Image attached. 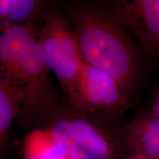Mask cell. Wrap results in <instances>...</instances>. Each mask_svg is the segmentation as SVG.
Returning a JSON list of instances; mask_svg holds the SVG:
<instances>
[{"instance_id":"obj_8","label":"cell","mask_w":159,"mask_h":159,"mask_svg":"<svg viewBox=\"0 0 159 159\" xmlns=\"http://www.w3.org/2000/svg\"><path fill=\"white\" fill-rule=\"evenodd\" d=\"M28 94L22 87L0 79V139L2 145L8 136L12 124L21 111L19 105L26 104Z\"/></svg>"},{"instance_id":"obj_9","label":"cell","mask_w":159,"mask_h":159,"mask_svg":"<svg viewBox=\"0 0 159 159\" xmlns=\"http://www.w3.org/2000/svg\"><path fill=\"white\" fill-rule=\"evenodd\" d=\"M25 159H71L54 136L46 129L27 135L24 147Z\"/></svg>"},{"instance_id":"obj_3","label":"cell","mask_w":159,"mask_h":159,"mask_svg":"<svg viewBox=\"0 0 159 159\" xmlns=\"http://www.w3.org/2000/svg\"><path fill=\"white\" fill-rule=\"evenodd\" d=\"M47 109L49 130L71 159H115L116 146L111 130L99 116L68 107Z\"/></svg>"},{"instance_id":"obj_12","label":"cell","mask_w":159,"mask_h":159,"mask_svg":"<svg viewBox=\"0 0 159 159\" xmlns=\"http://www.w3.org/2000/svg\"><path fill=\"white\" fill-rule=\"evenodd\" d=\"M125 159H144L142 158V157H139V156H130V157H128V158H125Z\"/></svg>"},{"instance_id":"obj_1","label":"cell","mask_w":159,"mask_h":159,"mask_svg":"<svg viewBox=\"0 0 159 159\" xmlns=\"http://www.w3.org/2000/svg\"><path fill=\"white\" fill-rule=\"evenodd\" d=\"M73 30L83 62L114 77L129 96L138 75V58L121 25L85 10L75 14Z\"/></svg>"},{"instance_id":"obj_10","label":"cell","mask_w":159,"mask_h":159,"mask_svg":"<svg viewBox=\"0 0 159 159\" xmlns=\"http://www.w3.org/2000/svg\"><path fill=\"white\" fill-rule=\"evenodd\" d=\"M41 13V2L35 0H1V29L29 23Z\"/></svg>"},{"instance_id":"obj_5","label":"cell","mask_w":159,"mask_h":159,"mask_svg":"<svg viewBox=\"0 0 159 159\" xmlns=\"http://www.w3.org/2000/svg\"><path fill=\"white\" fill-rule=\"evenodd\" d=\"M38 33L46 63L56 75L66 93L78 73L82 59L78 43L68 20L56 11H47Z\"/></svg>"},{"instance_id":"obj_4","label":"cell","mask_w":159,"mask_h":159,"mask_svg":"<svg viewBox=\"0 0 159 159\" xmlns=\"http://www.w3.org/2000/svg\"><path fill=\"white\" fill-rule=\"evenodd\" d=\"M66 94L77 109L108 118L120 115L129 105V96L114 77L83 61Z\"/></svg>"},{"instance_id":"obj_11","label":"cell","mask_w":159,"mask_h":159,"mask_svg":"<svg viewBox=\"0 0 159 159\" xmlns=\"http://www.w3.org/2000/svg\"><path fill=\"white\" fill-rule=\"evenodd\" d=\"M147 113L159 119V87L151 99Z\"/></svg>"},{"instance_id":"obj_2","label":"cell","mask_w":159,"mask_h":159,"mask_svg":"<svg viewBox=\"0 0 159 159\" xmlns=\"http://www.w3.org/2000/svg\"><path fill=\"white\" fill-rule=\"evenodd\" d=\"M1 30V78L27 91V106L42 108L52 105L49 95V69L35 29L29 22L7 26Z\"/></svg>"},{"instance_id":"obj_7","label":"cell","mask_w":159,"mask_h":159,"mask_svg":"<svg viewBox=\"0 0 159 159\" xmlns=\"http://www.w3.org/2000/svg\"><path fill=\"white\" fill-rule=\"evenodd\" d=\"M123 139L134 156L159 159V119L144 113L125 127Z\"/></svg>"},{"instance_id":"obj_6","label":"cell","mask_w":159,"mask_h":159,"mask_svg":"<svg viewBox=\"0 0 159 159\" xmlns=\"http://www.w3.org/2000/svg\"><path fill=\"white\" fill-rule=\"evenodd\" d=\"M114 16L132 31L144 51L159 55V0L118 2Z\"/></svg>"}]
</instances>
